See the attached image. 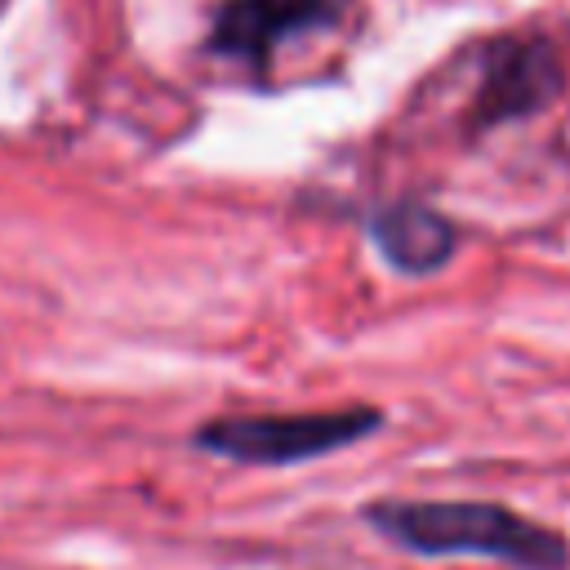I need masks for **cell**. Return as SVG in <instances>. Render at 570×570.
I'll return each instance as SVG.
<instances>
[{
    "mask_svg": "<svg viewBox=\"0 0 570 570\" xmlns=\"http://www.w3.org/2000/svg\"><path fill=\"white\" fill-rule=\"evenodd\" d=\"M365 525L419 557H485L512 570H566L570 543L552 525L485 499H379Z\"/></svg>",
    "mask_w": 570,
    "mask_h": 570,
    "instance_id": "cell-1",
    "label": "cell"
},
{
    "mask_svg": "<svg viewBox=\"0 0 570 570\" xmlns=\"http://www.w3.org/2000/svg\"><path fill=\"white\" fill-rule=\"evenodd\" d=\"M379 428H383V414L374 405L307 410V414H232L196 428L191 445L232 463L285 468V463H307L343 445H356Z\"/></svg>",
    "mask_w": 570,
    "mask_h": 570,
    "instance_id": "cell-2",
    "label": "cell"
},
{
    "mask_svg": "<svg viewBox=\"0 0 570 570\" xmlns=\"http://www.w3.org/2000/svg\"><path fill=\"white\" fill-rule=\"evenodd\" d=\"M347 0H227L214 18L209 49L263 71L281 40L294 31L330 27Z\"/></svg>",
    "mask_w": 570,
    "mask_h": 570,
    "instance_id": "cell-3",
    "label": "cell"
},
{
    "mask_svg": "<svg viewBox=\"0 0 570 570\" xmlns=\"http://www.w3.org/2000/svg\"><path fill=\"white\" fill-rule=\"evenodd\" d=\"M557 58L543 40H503L485 53V80L472 102V120L490 129L508 116H530L557 94Z\"/></svg>",
    "mask_w": 570,
    "mask_h": 570,
    "instance_id": "cell-4",
    "label": "cell"
},
{
    "mask_svg": "<svg viewBox=\"0 0 570 570\" xmlns=\"http://www.w3.org/2000/svg\"><path fill=\"white\" fill-rule=\"evenodd\" d=\"M370 236L374 245L383 249V258L410 276H423V272H436L450 249H454V227L428 209V205H414V200H401V205H387L374 214L370 223Z\"/></svg>",
    "mask_w": 570,
    "mask_h": 570,
    "instance_id": "cell-5",
    "label": "cell"
}]
</instances>
